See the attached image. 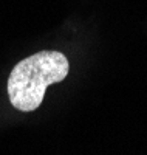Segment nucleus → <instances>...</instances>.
Returning <instances> with one entry per match:
<instances>
[{
    "instance_id": "1",
    "label": "nucleus",
    "mask_w": 147,
    "mask_h": 155,
    "mask_svg": "<svg viewBox=\"0 0 147 155\" xmlns=\"http://www.w3.org/2000/svg\"><path fill=\"white\" fill-rule=\"evenodd\" d=\"M70 71V64L59 51L44 50L22 59L8 78V96L20 112L36 110L42 104L48 85L60 82Z\"/></svg>"
}]
</instances>
